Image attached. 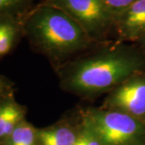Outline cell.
Returning a JSON list of instances; mask_svg holds the SVG:
<instances>
[{"mask_svg": "<svg viewBox=\"0 0 145 145\" xmlns=\"http://www.w3.org/2000/svg\"><path fill=\"white\" fill-rule=\"evenodd\" d=\"M53 67L65 92L91 99L145 71V53L136 44L110 40Z\"/></svg>", "mask_w": 145, "mask_h": 145, "instance_id": "cell-1", "label": "cell"}, {"mask_svg": "<svg viewBox=\"0 0 145 145\" xmlns=\"http://www.w3.org/2000/svg\"><path fill=\"white\" fill-rule=\"evenodd\" d=\"M24 38L53 66L87 52L97 44L62 10L38 3L23 16Z\"/></svg>", "mask_w": 145, "mask_h": 145, "instance_id": "cell-2", "label": "cell"}, {"mask_svg": "<svg viewBox=\"0 0 145 145\" xmlns=\"http://www.w3.org/2000/svg\"><path fill=\"white\" fill-rule=\"evenodd\" d=\"M83 121L105 145H145V123L103 107L82 109Z\"/></svg>", "mask_w": 145, "mask_h": 145, "instance_id": "cell-3", "label": "cell"}, {"mask_svg": "<svg viewBox=\"0 0 145 145\" xmlns=\"http://www.w3.org/2000/svg\"><path fill=\"white\" fill-rule=\"evenodd\" d=\"M39 3L62 10L96 44L108 41L114 33V17L103 0H40Z\"/></svg>", "mask_w": 145, "mask_h": 145, "instance_id": "cell-4", "label": "cell"}, {"mask_svg": "<svg viewBox=\"0 0 145 145\" xmlns=\"http://www.w3.org/2000/svg\"><path fill=\"white\" fill-rule=\"evenodd\" d=\"M101 107L145 123V71L133 75L107 93Z\"/></svg>", "mask_w": 145, "mask_h": 145, "instance_id": "cell-5", "label": "cell"}, {"mask_svg": "<svg viewBox=\"0 0 145 145\" xmlns=\"http://www.w3.org/2000/svg\"><path fill=\"white\" fill-rule=\"evenodd\" d=\"M82 127V109H78L53 124L38 128L39 145H74Z\"/></svg>", "mask_w": 145, "mask_h": 145, "instance_id": "cell-6", "label": "cell"}, {"mask_svg": "<svg viewBox=\"0 0 145 145\" xmlns=\"http://www.w3.org/2000/svg\"><path fill=\"white\" fill-rule=\"evenodd\" d=\"M115 40L137 44L145 37V0H137L114 17Z\"/></svg>", "mask_w": 145, "mask_h": 145, "instance_id": "cell-7", "label": "cell"}, {"mask_svg": "<svg viewBox=\"0 0 145 145\" xmlns=\"http://www.w3.org/2000/svg\"><path fill=\"white\" fill-rule=\"evenodd\" d=\"M26 106L19 103L15 95L0 100V145H3L18 125L25 120Z\"/></svg>", "mask_w": 145, "mask_h": 145, "instance_id": "cell-8", "label": "cell"}, {"mask_svg": "<svg viewBox=\"0 0 145 145\" xmlns=\"http://www.w3.org/2000/svg\"><path fill=\"white\" fill-rule=\"evenodd\" d=\"M23 38V17L0 15V60L9 54Z\"/></svg>", "mask_w": 145, "mask_h": 145, "instance_id": "cell-9", "label": "cell"}, {"mask_svg": "<svg viewBox=\"0 0 145 145\" xmlns=\"http://www.w3.org/2000/svg\"><path fill=\"white\" fill-rule=\"evenodd\" d=\"M3 145H39L38 128L25 119L16 127Z\"/></svg>", "mask_w": 145, "mask_h": 145, "instance_id": "cell-10", "label": "cell"}, {"mask_svg": "<svg viewBox=\"0 0 145 145\" xmlns=\"http://www.w3.org/2000/svg\"><path fill=\"white\" fill-rule=\"evenodd\" d=\"M35 0H0V15L23 17L33 7Z\"/></svg>", "mask_w": 145, "mask_h": 145, "instance_id": "cell-11", "label": "cell"}, {"mask_svg": "<svg viewBox=\"0 0 145 145\" xmlns=\"http://www.w3.org/2000/svg\"><path fill=\"white\" fill-rule=\"evenodd\" d=\"M83 120V118H82ZM74 145H105L92 130L83 121V127Z\"/></svg>", "mask_w": 145, "mask_h": 145, "instance_id": "cell-12", "label": "cell"}, {"mask_svg": "<svg viewBox=\"0 0 145 145\" xmlns=\"http://www.w3.org/2000/svg\"><path fill=\"white\" fill-rule=\"evenodd\" d=\"M105 6L114 17L129 7L137 0H103Z\"/></svg>", "mask_w": 145, "mask_h": 145, "instance_id": "cell-13", "label": "cell"}, {"mask_svg": "<svg viewBox=\"0 0 145 145\" xmlns=\"http://www.w3.org/2000/svg\"><path fill=\"white\" fill-rule=\"evenodd\" d=\"M15 95V83L4 75L0 74V100Z\"/></svg>", "mask_w": 145, "mask_h": 145, "instance_id": "cell-14", "label": "cell"}, {"mask_svg": "<svg viewBox=\"0 0 145 145\" xmlns=\"http://www.w3.org/2000/svg\"><path fill=\"white\" fill-rule=\"evenodd\" d=\"M136 44L140 47V48L143 50V52L145 53V37H144L143 39H141L140 41L138 42Z\"/></svg>", "mask_w": 145, "mask_h": 145, "instance_id": "cell-15", "label": "cell"}]
</instances>
